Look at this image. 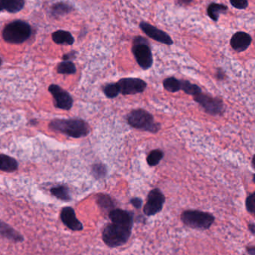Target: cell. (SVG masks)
<instances>
[{
    "label": "cell",
    "instance_id": "13",
    "mask_svg": "<svg viewBox=\"0 0 255 255\" xmlns=\"http://www.w3.org/2000/svg\"><path fill=\"white\" fill-rule=\"evenodd\" d=\"M252 41V38L250 34L244 32H237L232 36L230 44L235 51L241 53L249 48Z\"/></svg>",
    "mask_w": 255,
    "mask_h": 255
},
{
    "label": "cell",
    "instance_id": "31",
    "mask_svg": "<svg viewBox=\"0 0 255 255\" xmlns=\"http://www.w3.org/2000/svg\"><path fill=\"white\" fill-rule=\"evenodd\" d=\"M76 57V51H71L70 53H66L64 56H63V61H73V60H75Z\"/></svg>",
    "mask_w": 255,
    "mask_h": 255
},
{
    "label": "cell",
    "instance_id": "28",
    "mask_svg": "<svg viewBox=\"0 0 255 255\" xmlns=\"http://www.w3.org/2000/svg\"><path fill=\"white\" fill-rule=\"evenodd\" d=\"M107 174L106 166L102 163H96L92 165V174L96 179H102L106 177Z\"/></svg>",
    "mask_w": 255,
    "mask_h": 255
},
{
    "label": "cell",
    "instance_id": "17",
    "mask_svg": "<svg viewBox=\"0 0 255 255\" xmlns=\"http://www.w3.org/2000/svg\"><path fill=\"white\" fill-rule=\"evenodd\" d=\"M53 42L60 45L71 46L74 44L75 39L71 33L65 30H57L52 34Z\"/></svg>",
    "mask_w": 255,
    "mask_h": 255
},
{
    "label": "cell",
    "instance_id": "34",
    "mask_svg": "<svg viewBox=\"0 0 255 255\" xmlns=\"http://www.w3.org/2000/svg\"><path fill=\"white\" fill-rule=\"evenodd\" d=\"M249 231L252 233V234L255 235V223H251V224H249Z\"/></svg>",
    "mask_w": 255,
    "mask_h": 255
},
{
    "label": "cell",
    "instance_id": "11",
    "mask_svg": "<svg viewBox=\"0 0 255 255\" xmlns=\"http://www.w3.org/2000/svg\"><path fill=\"white\" fill-rule=\"evenodd\" d=\"M139 27L147 36L154 39V41L165 44V45H172L173 40L165 32L162 31L147 22H141Z\"/></svg>",
    "mask_w": 255,
    "mask_h": 255
},
{
    "label": "cell",
    "instance_id": "14",
    "mask_svg": "<svg viewBox=\"0 0 255 255\" xmlns=\"http://www.w3.org/2000/svg\"><path fill=\"white\" fill-rule=\"evenodd\" d=\"M109 218L112 223H121L133 227V214L132 212L114 208L109 212Z\"/></svg>",
    "mask_w": 255,
    "mask_h": 255
},
{
    "label": "cell",
    "instance_id": "9",
    "mask_svg": "<svg viewBox=\"0 0 255 255\" xmlns=\"http://www.w3.org/2000/svg\"><path fill=\"white\" fill-rule=\"evenodd\" d=\"M48 91L53 96L55 107L66 111L71 109L73 104V97L67 91L56 84L50 85Z\"/></svg>",
    "mask_w": 255,
    "mask_h": 255
},
{
    "label": "cell",
    "instance_id": "38",
    "mask_svg": "<svg viewBox=\"0 0 255 255\" xmlns=\"http://www.w3.org/2000/svg\"><path fill=\"white\" fill-rule=\"evenodd\" d=\"M2 58L0 57V66L2 65Z\"/></svg>",
    "mask_w": 255,
    "mask_h": 255
},
{
    "label": "cell",
    "instance_id": "6",
    "mask_svg": "<svg viewBox=\"0 0 255 255\" xmlns=\"http://www.w3.org/2000/svg\"><path fill=\"white\" fill-rule=\"evenodd\" d=\"M132 52L135 61L141 68L146 70L152 67L154 60L148 39L142 36L134 37Z\"/></svg>",
    "mask_w": 255,
    "mask_h": 255
},
{
    "label": "cell",
    "instance_id": "12",
    "mask_svg": "<svg viewBox=\"0 0 255 255\" xmlns=\"http://www.w3.org/2000/svg\"><path fill=\"white\" fill-rule=\"evenodd\" d=\"M60 219L63 224L73 231H81L84 228L83 223L76 218L73 207H63L60 213Z\"/></svg>",
    "mask_w": 255,
    "mask_h": 255
},
{
    "label": "cell",
    "instance_id": "37",
    "mask_svg": "<svg viewBox=\"0 0 255 255\" xmlns=\"http://www.w3.org/2000/svg\"><path fill=\"white\" fill-rule=\"evenodd\" d=\"M254 161H255V156H253V158L252 159V165L253 168H255V164H254Z\"/></svg>",
    "mask_w": 255,
    "mask_h": 255
},
{
    "label": "cell",
    "instance_id": "23",
    "mask_svg": "<svg viewBox=\"0 0 255 255\" xmlns=\"http://www.w3.org/2000/svg\"><path fill=\"white\" fill-rule=\"evenodd\" d=\"M56 70L60 74L71 75L76 73V67L72 61H63L58 64Z\"/></svg>",
    "mask_w": 255,
    "mask_h": 255
},
{
    "label": "cell",
    "instance_id": "10",
    "mask_svg": "<svg viewBox=\"0 0 255 255\" xmlns=\"http://www.w3.org/2000/svg\"><path fill=\"white\" fill-rule=\"evenodd\" d=\"M120 93L123 95H133L142 93L147 88L146 82L139 78H122L117 83Z\"/></svg>",
    "mask_w": 255,
    "mask_h": 255
},
{
    "label": "cell",
    "instance_id": "5",
    "mask_svg": "<svg viewBox=\"0 0 255 255\" xmlns=\"http://www.w3.org/2000/svg\"><path fill=\"white\" fill-rule=\"evenodd\" d=\"M182 223L190 228L197 230H207L215 222V217L211 213L198 210H185L181 213Z\"/></svg>",
    "mask_w": 255,
    "mask_h": 255
},
{
    "label": "cell",
    "instance_id": "2",
    "mask_svg": "<svg viewBox=\"0 0 255 255\" xmlns=\"http://www.w3.org/2000/svg\"><path fill=\"white\" fill-rule=\"evenodd\" d=\"M132 229V226L112 222L105 226L102 232L103 243L109 248L124 246L130 238Z\"/></svg>",
    "mask_w": 255,
    "mask_h": 255
},
{
    "label": "cell",
    "instance_id": "29",
    "mask_svg": "<svg viewBox=\"0 0 255 255\" xmlns=\"http://www.w3.org/2000/svg\"><path fill=\"white\" fill-rule=\"evenodd\" d=\"M255 193H252L248 196L246 200V207L247 211L251 214H255Z\"/></svg>",
    "mask_w": 255,
    "mask_h": 255
},
{
    "label": "cell",
    "instance_id": "36",
    "mask_svg": "<svg viewBox=\"0 0 255 255\" xmlns=\"http://www.w3.org/2000/svg\"><path fill=\"white\" fill-rule=\"evenodd\" d=\"M180 2H183V3H189L191 2L192 0H179Z\"/></svg>",
    "mask_w": 255,
    "mask_h": 255
},
{
    "label": "cell",
    "instance_id": "26",
    "mask_svg": "<svg viewBox=\"0 0 255 255\" xmlns=\"http://www.w3.org/2000/svg\"><path fill=\"white\" fill-rule=\"evenodd\" d=\"M181 90L184 91L187 95L191 96H194L201 92V89L199 86L193 84L188 80H181Z\"/></svg>",
    "mask_w": 255,
    "mask_h": 255
},
{
    "label": "cell",
    "instance_id": "35",
    "mask_svg": "<svg viewBox=\"0 0 255 255\" xmlns=\"http://www.w3.org/2000/svg\"><path fill=\"white\" fill-rule=\"evenodd\" d=\"M246 250H247V252L249 255H255V248L254 247V246H252V247H247V249H246Z\"/></svg>",
    "mask_w": 255,
    "mask_h": 255
},
{
    "label": "cell",
    "instance_id": "8",
    "mask_svg": "<svg viewBox=\"0 0 255 255\" xmlns=\"http://www.w3.org/2000/svg\"><path fill=\"white\" fill-rule=\"evenodd\" d=\"M165 203V197L159 189H153L148 193L143 212L148 217H152L162 211Z\"/></svg>",
    "mask_w": 255,
    "mask_h": 255
},
{
    "label": "cell",
    "instance_id": "33",
    "mask_svg": "<svg viewBox=\"0 0 255 255\" xmlns=\"http://www.w3.org/2000/svg\"><path fill=\"white\" fill-rule=\"evenodd\" d=\"M217 77L218 80H224L225 77V73L222 69L219 68L217 72Z\"/></svg>",
    "mask_w": 255,
    "mask_h": 255
},
{
    "label": "cell",
    "instance_id": "16",
    "mask_svg": "<svg viewBox=\"0 0 255 255\" xmlns=\"http://www.w3.org/2000/svg\"><path fill=\"white\" fill-rule=\"evenodd\" d=\"M25 6V0H0V12L6 11L9 13H18Z\"/></svg>",
    "mask_w": 255,
    "mask_h": 255
},
{
    "label": "cell",
    "instance_id": "7",
    "mask_svg": "<svg viewBox=\"0 0 255 255\" xmlns=\"http://www.w3.org/2000/svg\"><path fill=\"white\" fill-rule=\"evenodd\" d=\"M194 100L210 115H221L224 112V103L221 98L214 97L202 92L194 95Z\"/></svg>",
    "mask_w": 255,
    "mask_h": 255
},
{
    "label": "cell",
    "instance_id": "1",
    "mask_svg": "<svg viewBox=\"0 0 255 255\" xmlns=\"http://www.w3.org/2000/svg\"><path fill=\"white\" fill-rule=\"evenodd\" d=\"M49 128L74 139L87 136L90 132L89 124L80 119H54L49 124Z\"/></svg>",
    "mask_w": 255,
    "mask_h": 255
},
{
    "label": "cell",
    "instance_id": "4",
    "mask_svg": "<svg viewBox=\"0 0 255 255\" xmlns=\"http://www.w3.org/2000/svg\"><path fill=\"white\" fill-rule=\"evenodd\" d=\"M128 125L137 129L156 133L160 129V124L154 122V116L145 109L131 111L127 117Z\"/></svg>",
    "mask_w": 255,
    "mask_h": 255
},
{
    "label": "cell",
    "instance_id": "25",
    "mask_svg": "<svg viewBox=\"0 0 255 255\" xmlns=\"http://www.w3.org/2000/svg\"><path fill=\"white\" fill-rule=\"evenodd\" d=\"M164 152L160 149H155L151 151L147 158V162L151 167L158 165L164 158Z\"/></svg>",
    "mask_w": 255,
    "mask_h": 255
},
{
    "label": "cell",
    "instance_id": "21",
    "mask_svg": "<svg viewBox=\"0 0 255 255\" xmlns=\"http://www.w3.org/2000/svg\"><path fill=\"white\" fill-rule=\"evenodd\" d=\"M96 202L103 211L109 212L113 210L115 207V202L112 200V197L109 194H103V193L96 194Z\"/></svg>",
    "mask_w": 255,
    "mask_h": 255
},
{
    "label": "cell",
    "instance_id": "24",
    "mask_svg": "<svg viewBox=\"0 0 255 255\" xmlns=\"http://www.w3.org/2000/svg\"><path fill=\"white\" fill-rule=\"evenodd\" d=\"M163 87L167 92L175 93L181 90V80L175 77H168L163 81Z\"/></svg>",
    "mask_w": 255,
    "mask_h": 255
},
{
    "label": "cell",
    "instance_id": "32",
    "mask_svg": "<svg viewBox=\"0 0 255 255\" xmlns=\"http://www.w3.org/2000/svg\"><path fill=\"white\" fill-rule=\"evenodd\" d=\"M129 203H130L132 206H133L135 208L140 209L142 205V200L141 199V198L135 197V198H132V199L129 201Z\"/></svg>",
    "mask_w": 255,
    "mask_h": 255
},
{
    "label": "cell",
    "instance_id": "3",
    "mask_svg": "<svg viewBox=\"0 0 255 255\" xmlns=\"http://www.w3.org/2000/svg\"><path fill=\"white\" fill-rule=\"evenodd\" d=\"M32 34V27L26 21L17 20L5 26L2 31V38L11 44H21L28 41Z\"/></svg>",
    "mask_w": 255,
    "mask_h": 255
},
{
    "label": "cell",
    "instance_id": "27",
    "mask_svg": "<svg viewBox=\"0 0 255 255\" xmlns=\"http://www.w3.org/2000/svg\"><path fill=\"white\" fill-rule=\"evenodd\" d=\"M103 92L104 95H106V97L109 98V99H113V98L118 96V95L120 94L119 86H118L117 83L106 84L103 88Z\"/></svg>",
    "mask_w": 255,
    "mask_h": 255
},
{
    "label": "cell",
    "instance_id": "18",
    "mask_svg": "<svg viewBox=\"0 0 255 255\" xmlns=\"http://www.w3.org/2000/svg\"><path fill=\"white\" fill-rule=\"evenodd\" d=\"M19 163L14 158L0 154V171L4 172H14L18 169Z\"/></svg>",
    "mask_w": 255,
    "mask_h": 255
},
{
    "label": "cell",
    "instance_id": "30",
    "mask_svg": "<svg viewBox=\"0 0 255 255\" xmlns=\"http://www.w3.org/2000/svg\"><path fill=\"white\" fill-rule=\"evenodd\" d=\"M230 3L233 8L237 9H246L249 6L248 0H230Z\"/></svg>",
    "mask_w": 255,
    "mask_h": 255
},
{
    "label": "cell",
    "instance_id": "15",
    "mask_svg": "<svg viewBox=\"0 0 255 255\" xmlns=\"http://www.w3.org/2000/svg\"><path fill=\"white\" fill-rule=\"evenodd\" d=\"M0 236L14 243H21L24 240V236L17 232L15 229L0 220Z\"/></svg>",
    "mask_w": 255,
    "mask_h": 255
},
{
    "label": "cell",
    "instance_id": "20",
    "mask_svg": "<svg viewBox=\"0 0 255 255\" xmlns=\"http://www.w3.org/2000/svg\"><path fill=\"white\" fill-rule=\"evenodd\" d=\"M228 8L227 5H223V4L213 3L210 4L207 7V15L210 17L211 20L215 22H217L219 17L221 14H226Z\"/></svg>",
    "mask_w": 255,
    "mask_h": 255
},
{
    "label": "cell",
    "instance_id": "22",
    "mask_svg": "<svg viewBox=\"0 0 255 255\" xmlns=\"http://www.w3.org/2000/svg\"><path fill=\"white\" fill-rule=\"evenodd\" d=\"M50 193L55 196L56 198L61 201L69 202L71 201V196H70V191L68 187L65 185H60L57 187H53L50 189Z\"/></svg>",
    "mask_w": 255,
    "mask_h": 255
},
{
    "label": "cell",
    "instance_id": "19",
    "mask_svg": "<svg viewBox=\"0 0 255 255\" xmlns=\"http://www.w3.org/2000/svg\"><path fill=\"white\" fill-rule=\"evenodd\" d=\"M73 11V7L67 2H60L54 4L50 9V14L54 18H60Z\"/></svg>",
    "mask_w": 255,
    "mask_h": 255
}]
</instances>
